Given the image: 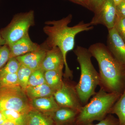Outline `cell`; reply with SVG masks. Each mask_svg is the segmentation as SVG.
Returning <instances> with one entry per match:
<instances>
[{
  "mask_svg": "<svg viewBox=\"0 0 125 125\" xmlns=\"http://www.w3.org/2000/svg\"><path fill=\"white\" fill-rule=\"evenodd\" d=\"M25 125H55L51 116L32 108L26 116Z\"/></svg>",
  "mask_w": 125,
  "mask_h": 125,
  "instance_id": "obj_15",
  "label": "cell"
},
{
  "mask_svg": "<svg viewBox=\"0 0 125 125\" xmlns=\"http://www.w3.org/2000/svg\"><path fill=\"white\" fill-rule=\"evenodd\" d=\"M8 46L10 49V58L17 57L35 51L41 47V46L31 40L29 33L20 40Z\"/></svg>",
  "mask_w": 125,
  "mask_h": 125,
  "instance_id": "obj_11",
  "label": "cell"
},
{
  "mask_svg": "<svg viewBox=\"0 0 125 125\" xmlns=\"http://www.w3.org/2000/svg\"><path fill=\"white\" fill-rule=\"evenodd\" d=\"M88 49L98 63L101 88L108 93L121 94L125 88V66L103 43H94Z\"/></svg>",
  "mask_w": 125,
  "mask_h": 125,
  "instance_id": "obj_2",
  "label": "cell"
},
{
  "mask_svg": "<svg viewBox=\"0 0 125 125\" xmlns=\"http://www.w3.org/2000/svg\"><path fill=\"white\" fill-rule=\"evenodd\" d=\"M47 49L46 46L43 44L38 50L16 58L21 64L28 67L33 71L40 68Z\"/></svg>",
  "mask_w": 125,
  "mask_h": 125,
  "instance_id": "obj_12",
  "label": "cell"
},
{
  "mask_svg": "<svg viewBox=\"0 0 125 125\" xmlns=\"http://www.w3.org/2000/svg\"><path fill=\"white\" fill-rule=\"evenodd\" d=\"M113 0L114 1L115 4L117 6L121 2L122 0Z\"/></svg>",
  "mask_w": 125,
  "mask_h": 125,
  "instance_id": "obj_32",
  "label": "cell"
},
{
  "mask_svg": "<svg viewBox=\"0 0 125 125\" xmlns=\"http://www.w3.org/2000/svg\"><path fill=\"white\" fill-rule=\"evenodd\" d=\"M110 114H115L118 117L120 125H125V88L110 112Z\"/></svg>",
  "mask_w": 125,
  "mask_h": 125,
  "instance_id": "obj_18",
  "label": "cell"
},
{
  "mask_svg": "<svg viewBox=\"0 0 125 125\" xmlns=\"http://www.w3.org/2000/svg\"><path fill=\"white\" fill-rule=\"evenodd\" d=\"M121 95L108 93L101 88L89 102L83 106L74 125H88L94 121L103 120L110 114L112 108Z\"/></svg>",
  "mask_w": 125,
  "mask_h": 125,
  "instance_id": "obj_4",
  "label": "cell"
},
{
  "mask_svg": "<svg viewBox=\"0 0 125 125\" xmlns=\"http://www.w3.org/2000/svg\"><path fill=\"white\" fill-rule=\"evenodd\" d=\"M94 14L90 22L92 25H102L108 30L114 28L117 12L116 5L113 0H105L98 11Z\"/></svg>",
  "mask_w": 125,
  "mask_h": 125,
  "instance_id": "obj_8",
  "label": "cell"
},
{
  "mask_svg": "<svg viewBox=\"0 0 125 125\" xmlns=\"http://www.w3.org/2000/svg\"><path fill=\"white\" fill-rule=\"evenodd\" d=\"M31 109L29 99L20 86L0 88V111L13 110L27 113Z\"/></svg>",
  "mask_w": 125,
  "mask_h": 125,
  "instance_id": "obj_6",
  "label": "cell"
},
{
  "mask_svg": "<svg viewBox=\"0 0 125 125\" xmlns=\"http://www.w3.org/2000/svg\"><path fill=\"white\" fill-rule=\"evenodd\" d=\"M32 108L50 116L60 107L53 95L30 100Z\"/></svg>",
  "mask_w": 125,
  "mask_h": 125,
  "instance_id": "obj_14",
  "label": "cell"
},
{
  "mask_svg": "<svg viewBox=\"0 0 125 125\" xmlns=\"http://www.w3.org/2000/svg\"><path fill=\"white\" fill-rule=\"evenodd\" d=\"M55 92L46 83L34 87L28 86L25 91L30 100L52 96Z\"/></svg>",
  "mask_w": 125,
  "mask_h": 125,
  "instance_id": "obj_16",
  "label": "cell"
},
{
  "mask_svg": "<svg viewBox=\"0 0 125 125\" xmlns=\"http://www.w3.org/2000/svg\"><path fill=\"white\" fill-rule=\"evenodd\" d=\"M90 10L95 13L98 11L105 0H88Z\"/></svg>",
  "mask_w": 125,
  "mask_h": 125,
  "instance_id": "obj_26",
  "label": "cell"
},
{
  "mask_svg": "<svg viewBox=\"0 0 125 125\" xmlns=\"http://www.w3.org/2000/svg\"><path fill=\"white\" fill-rule=\"evenodd\" d=\"M114 28L125 42V18L117 16Z\"/></svg>",
  "mask_w": 125,
  "mask_h": 125,
  "instance_id": "obj_23",
  "label": "cell"
},
{
  "mask_svg": "<svg viewBox=\"0 0 125 125\" xmlns=\"http://www.w3.org/2000/svg\"><path fill=\"white\" fill-rule=\"evenodd\" d=\"M7 121L1 111H0V125L6 122Z\"/></svg>",
  "mask_w": 125,
  "mask_h": 125,
  "instance_id": "obj_29",
  "label": "cell"
},
{
  "mask_svg": "<svg viewBox=\"0 0 125 125\" xmlns=\"http://www.w3.org/2000/svg\"><path fill=\"white\" fill-rule=\"evenodd\" d=\"M79 112L71 108L60 107L50 116L55 125H74Z\"/></svg>",
  "mask_w": 125,
  "mask_h": 125,
  "instance_id": "obj_13",
  "label": "cell"
},
{
  "mask_svg": "<svg viewBox=\"0 0 125 125\" xmlns=\"http://www.w3.org/2000/svg\"><path fill=\"white\" fill-rule=\"evenodd\" d=\"M75 86V85L63 80L61 87L55 92L53 96L60 107L71 108L80 112L83 105Z\"/></svg>",
  "mask_w": 125,
  "mask_h": 125,
  "instance_id": "obj_7",
  "label": "cell"
},
{
  "mask_svg": "<svg viewBox=\"0 0 125 125\" xmlns=\"http://www.w3.org/2000/svg\"><path fill=\"white\" fill-rule=\"evenodd\" d=\"M72 15H69L60 20L47 21V25L43 28L45 33L48 36L44 45L48 48L57 47L61 50L64 62L65 68L64 76L66 79L73 77V72L67 64L66 57L67 53L73 49L75 39L76 35L83 31L92 30L94 28L90 22L81 21L78 24L69 27Z\"/></svg>",
  "mask_w": 125,
  "mask_h": 125,
  "instance_id": "obj_1",
  "label": "cell"
},
{
  "mask_svg": "<svg viewBox=\"0 0 125 125\" xmlns=\"http://www.w3.org/2000/svg\"><path fill=\"white\" fill-rule=\"evenodd\" d=\"M116 12L117 16L125 18V0H122L116 6Z\"/></svg>",
  "mask_w": 125,
  "mask_h": 125,
  "instance_id": "obj_27",
  "label": "cell"
},
{
  "mask_svg": "<svg viewBox=\"0 0 125 125\" xmlns=\"http://www.w3.org/2000/svg\"><path fill=\"white\" fill-rule=\"evenodd\" d=\"M72 2L80 5L83 7L89 10V4L88 0H67Z\"/></svg>",
  "mask_w": 125,
  "mask_h": 125,
  "instance_id": "obj_28",
  "label": "cell"
},
{
  "mask_svg": "<svg viewBox=\"0 0 125 125\" xmlns=\"http://www.w3.org/2000/svg\"><path fill=\"white\" fill-rule=\"evenodd\" d=\"M64 66L61 51L57 47L47 49L40 68L44 71L62 70Z\"/></svg>",
  "mask_w": 125,
  "mask_h": 125,
  "instance_id": "obj_10",
  "label": "cell"
},
{
  "mask_svg": "<svg viewBox=\"0 0 125 125\" xmlns=\"http://www.w3.org/2000/svg\"><path fill=\"white\" fill-rule=\"evenodd\" d=\"M34 25L33 10L16 14L6 27L0 30L5 45L9 46L28 34L30 27Z\"/></svg>",
  "mask_w": 125,
  "mask_h": 125,
  "instance_id": "obj_5",
  "label": "cell"
},
{
  "mask_svg": "<svg viewBox=\"0 0 125 125\" xmlns=\"http://www.w3.org/2000/svg\"><path fill=\"white\" fill-rule=\"evenodd\" d=\"M32 71L28 67L21 64L17 72L20 87L25 92L28 87L30 77Z\"/></svg>",
  "mask_w": 125,
  "mask_h": 125,
  "instance_id": "obj_19",
  "label": "cell"
},
{
  "mask_svg": "<svg viewBox=\"0 0 125 125\" xmlns=\"http://www.w3.org/2000/svg\"><path fill=\"white\" fill-rule=\"evenodd\" d=\"M45 71L41 68L32 71L29 81L28 86L34 87L45 83Z\"/></svg>",
  "mask_w": 125,
  "mask_h": 125,
  "instance_id": "obj_21",
  "label": "cell"
},
{
  "mask_svg": "<svg viewBox=\"0 0 125 125\" xmlns=\"http://www.w3.org/2000/svg\"><path fill=\"white\" fill-rule=\"evenodd\" d=\"M20 86L17 73L9 74L0 77V88Z\"/></svg>",
  "mask_w": 125,
  "mask_h": 125,
  "instance_id": "obj_22",
  "label": "cell"
},
{
  "mask_svg": "<svg viewBox=\"0 0 125 125\" xmlns=\"http://www.w3.org/2000/svg\"><path fill=\"white\" fill-rule=\"evenodd\" d=\"M107 48L116 59L125 66V42L114 28L108 30Z\"/></svg>",
  "mask_w": 125,
  "mask_h": 125,
  "instance_id": "obj_9",
  "label": "cell"
},
{
  "mask_svg": "<svg viewBox=\"0 0 125 125\" xmlns=\"http://www.w3.org/2000/svg\"><path fill=\"white\" fill-rule=\"evenodd\" d=\"M120 125L118 118L114 117L111 114H108L105 118L95 125Z\"/></svg>",
  "mask_w": 125,
  "mask_h": 125,
  "instance_id": "obj_25",
  "label": "cell"
},
{
  "mask_svg": "<svg viewBox=\"0 0 125 125\" xmlns=\"http://www.w3.org/2000/svg\"><path fill=\"white\" fill-rule=\"evenodd\" d=\"M80 67V76L75 85L76 92L83 106L96 94L97 86L100 84L99 74L92 63V56L88 49L77 46L74 51Z\"/></svg>",
  "mask_w": 125,
  "mask_h": 125,
  "instance_id": "obj_3",
  "label": "cell"
},
{
  "mask_svg": "<svg viewBox=\"0 0 125 125\" xmlns=\"http://www.w3.org/2000/svg\"><path fill=\"white\" fill-rule=\"evenodd\" d=\"M1 125H22L21 124H19L16 122H13L10 121H7L6 122L3 123V124Z\"/></svg>",
  "mask_w": 125,
  "mask_h": 125,
  "instance_id": "obj_30",
  "label": "cell"
},
{
  "mask_svg": "<svg viewBox=\"0 0 125 125\" xmlns=\"http://www.w3.org/2000/svg\"><path fill=\"white\" fill-rule=\"evenodd\" d=\"M62 70H53L45 72L46 83L55 92L59 89L63 83Z\"/></svg>",
  "mask_w": 125,
  "mask_h": 125,
  "instance_id": "obj_17",
  "label": "cell"
},
{
  "mask_svg": "<svg viewBox=\"0 0 125 125\" xmlns=\"http://www.w3.org/2000/svg\"><path fill=\"white\" fill-rule=\"evenodd\" d=\"M21 65L16 57L10 58L4 66L0 70V77L7 74L17 73Z\"/></svg>",
  "mask_w": 125,
  "mask_h": 125,
  "instance_id": "obj_20",
  "label": "cell"
},
{
  "mask_svg": "<svg viewBox=\"0 0 125 125\" xmlns=\"http://www.w3.org/2000/svg\"><path fill=\"white\" fill-rule=\"evenodd\" d=\"M10 57V51L9 46L5 45L0 47V70L8 62Z\"/></svg>",
  "mask_w": 125,
  "mask_h": 125,
  "instance_id": "obj_24",
  "label": "cell"
},
{
  "mask_svg": "<svg viewBox=\"0 0 125 125\" xmlns=\"http://www.w3.org/2000/svg\"><path fill=\"white\" fill-rule=\"evenodd\" d=\"M5 45V43L4 40L2 38L0 34V47Z\"/></svg>",
  "mask_w": 125,
  "mask_h": 125,
  "instance_id": "obj_31",
  "label": "cell"
}]
</instances>
